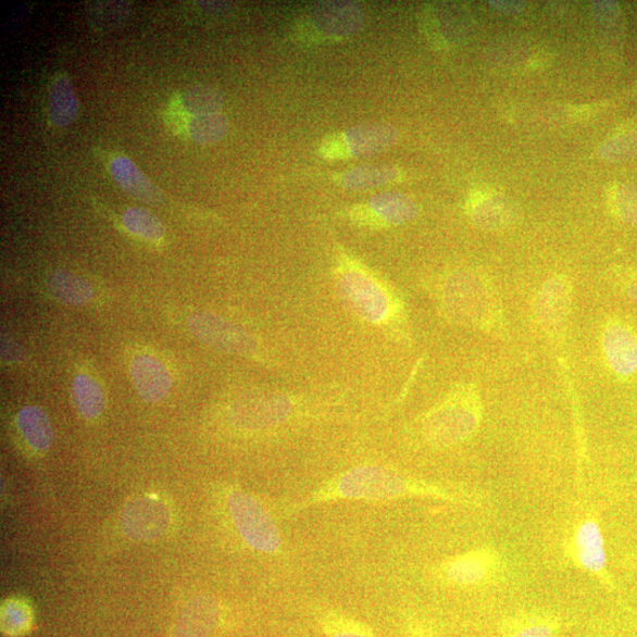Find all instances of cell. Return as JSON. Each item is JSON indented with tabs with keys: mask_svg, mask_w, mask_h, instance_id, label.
Listing matches in <instances>:
<instances>
[{
	"mask_svg": "<svg viewBox=\"0 0 637 637\" xmlns=\"http://www.w3.org/2000/svg\"><path fill=\"white\" fill-rule=\"evenodd\" d=\"M408 498H436L453 504H474V497L467 492L427 482L382 465H359L337 475L304 497L300 502L289 504L288 516L302 510L330 502H390Z\"/></svg>",
	"mask_w": 637,
	"mask_h": 637,
	"instance_id": "obj_1",
	"label": "cell"
},
{
	"mask_svg": "<svg viewBox=\"0 0 637 637\" xmlns=\"http://www.w3.org/2000/svg\"><path fill=\"white\" fill-rule=\"evenodd\" d=\"M483 414V400L477 387L457 385L424 415L423 438L435 449L460 446L477 434Z\"/></svg>",
	"mask_w": 637,
	"mask_h": 637,
	"instance_id": "obj_2",
	"label": "cell"
},
{
	"mask_svg": "<svg viewBox=\"0 0 637 637\" xmlns=\"http://www.w3.org/2000/svg\"><path fill=\"white\" fill-rule=\"evenodd\" d=\"M337 289L348 308L371 325L392 326L403 316V304L394 290L363 267L344 263Z\"/></svg>",
	"mask_w": 637,
	"mask_h": 637,
	"instance_id": "obj_3",
	"label": "cell"
},
{
	"mask_svg": "<svg viewBox=\"0 0 637 637\" xmlns=\"http://www.w3.org/2000/svg\"><path fill=\"white\" fill-rule=\"evenodd\" d=\"M441 303L457 324L494 332L501 326L500 302L490 284L479 275L460 272L441 289Z\"/></svg>",
	"mask_w": 637,
	"mask_h": 637,
	"instance_id": "obj_4",
	"label": "cell"
},
{
	"mask_svg": "<svg viewBox=\"0 0 637 637\" xmlns=\"http://www.w3.org/2000/svg\"><path fill=\"white\" fill-rule=\"evenodd\" d=\"M228 516L248 548L265 555H276L284 542L278 523L255 496L233 489L226 497Z\"/></svg>",
	"mask_w": 637,
	"mask_h": 637,
	"instance_id": "obj_5",
	"label": "cell"
},
{
	"mask_svg": "<svg viewBox=\"0 0 637 637\" xmlns=\"http://www.w3.org/2000/svg\"><path fill=\"white\" fill-rule=\"evenodd\" d=\"M501 553L491 547L471 549L440 562L435 570L442 585L477 588L490 585L503 573Z\"/></svg>",
	"mask_w": 637,
	"mask_h": 637,
	"instance_id": "obj_6",
	"label": "cell"
},
{
	"mask_svg": "<svg viewBox=\"0 0 637 637\" xmlns=\"http://www.w3.org/2000/svg\"><path fill=\"white\" fill-rule=\"evenodd\" d=\"M299 412L297 401L283 394H265L241 399L228 413L229 422L245 432H266L295 421Z\"/></svg>",
	"mask_w": 637,
	"mask_h": 637,
	"instance_id": "obj_7",
	"label": "cell"
},
{
	"mask_svg": "<svg viewBox=\"0 0 637 637\" xmlns=\"http://www.w3.org/2000/svg\"><path fill=\"white\" fill-rule=\"evenodd\" d=\"M187 326L193 338L220 352L248 357L258 349L255 339L247 330L212 313L191 314Z\"/></svg>",
	"mask_w": 637,
	"mask_h": 637,
	"instance_id": "obj_8",
	"label": "cell"
},
{
	"mask_svg": "<svg viewBox=\"0 0 637 637\" xmlns=\"http://www.w3.org/2000/svg\"><path fill=\"white\" fill-rule=\"evenodd\" d=\"M171 510L158 498L138 496L123 508V533L135 542H154L170 530Z\"/></svg>",
	"mask_w": 637,
	"mask_h": 637,
	"instance_id": "obj_9",
	"label": "cell"
},
{
	"mask_svg": "<svg viewBox=\"0 0 637 637\" xmlns=\"http://www.w3.org/2000/svg\"><path fill=\"white\" fill-rule=\"evenodd\" d=\"M605 363L622 382L637 380V329L621 318L604 324L601 336Z\"/></svg>",
	"mask_w": 637,
	"mask_h": 637,
	"instance_id": "obj_10",
	"label": "cell"
},
{
	"mask_svg": "<svg viewBox=\"0 0 637 637\" xmlns=\"http://www.w3.org/2000/svg\"><path fill=\"white\" fill-rule=\"evenodd\" d=\"M567 555L582 571L604 579L607 577V552L604 537L597 519L587 514L575 524Z\"/></svg>",
	"mask_w": 637,
	"mask_h": 637,
	"instance_id": "obj_11",
	"label": "cell"
},
{
	"mask_svg": "<svg viewBox=\"0 0 637 637\" xmlns=\"http://www.w3.org/2000/svg\"><path fill=\"white\" fill-rule=\"evenodd\" d=\"M573 302V286L563 275L547 280L535 300L537 323L549 336H558L570 317Z\"/></svg>",
	"mask_w": 637,
	"mask_h": 637,
	"instance_id": "obj_12",
	"label": "cell"
},
{
	"mask_svg": "<svg viewBox=\"0 0 637 637\" xmlns=\"http://www.w3.org/2000/svg\"><path fill=\"white\" fill-rule=\"evenodd\" d=\"M364 11L352 2H318L311 9L316 29L329 37L351 36L362 29Z\"/></svg>",
	"mask_w": 637,
	"mask_h": 637,
	"instance_id": "obj_13",
	"label": "cell"
},
{
	"mask_svg": "<svg viewBox=\"0 0 637 637\" xmlns=\"http://www.w3.org/2000/svg\"><path fill=\"white\" fill-rule=\"evenodd\" d=\"M130 377L138 396L149 404L160 403L168 396L173 385L168 369L150 355L134 359Z\"/></svg>",
	"mask_w": 637,
	"mask_h": 637,
	"instance_id": "obj_14",
	"label": "cell"
},
{
	"mask_svg": "<svg viewBox=\"0 0 637 637\" xmlns=\"http://www.w3.org/2000/svg\"><path fill=\"white\" fill-rule=\"evenodd\" d=\"M220 605L210 595H199L191 599L179 614L176 637H208L217 627Z\"/></svg>",
	"mask_w": 637,
	"mask_h": 637,
	"instance_id": "obj_15",
	"label": "cell"
},
{
	"mask_svg": "<svg viewBox=\"0 0 637 637\" xmlns=\"http://www.w3.org/2000/svg\"><path fill=\"white\" fill-rule=\"evenodd\" d=\"M398 140V132L390 124L367 123L345 133L344 143L352 157H372L390 149Z\"/></svg>",
	"mask_w": 637,
	"mask_h": 637,
	"instance_id": "obj_16",
	"label": "cell"
},
{
	"mask_svg": "<svg viewBox=\"0 0 637 637\" xmlns=\"http://www.w3.org/2000/svg\"><path fill=\"white\" fill-rule=\"evenodd\" d=\"M115 183L135 200L150 205H162L164 193L128 158H117L110 164Z\"/></svg>",
	"mask_w": 637,
	"mask_h": 637,
	"instance_id": "obj_17",
	"label": "cell"
},
{
	"mask_svg": "<svg viewBox=\"0 0 637 637\" xmlns=\"http://www.w3.org/2000/svg\"><path fill=\"white\" fill-rule=\"evenodd\" d=\"M470 217L486 230H501L516 223L517 208L500 193H480L470 203Z\"/></svg>",
	"mask_w": 637,
	"mask_h": 637,
	"instance_id": "obj_18",
	"label": "cell"
},
{
	"mask_svg": "<svg viewBox=\"0 0 637 637\" xmlns=\"http://www.w3.org/2000/svg\"><path fill=\"white\" fill-rule=\"evenodd\" d=\"M47 288L54 300L67 307H85L93 298L92 286L80 276L66 271L50 273Z\"/></svg>",
	"mask_w": 637,
	"mask_h": 637,
	"instance_id": "obj_19",
	"label": "cell"
},
{
	"mask_svg": "<svg viewBox=\"0 0 637 637\" xmlns=\"http://www.w3.org/2000/svg\"><path fill=\"white\" fill-rule=\"evenodd\" d=\"M78 100L73 83L64 74L54 77L49 90V116L54 126H71L78 115Z\"/></svg>",
	"mask_w": 637,
	"mask_h": 637,
	"instance_id": "obj_20",
	"label": "cell"
},
{
	"mask_svg": "<svg viewBox=\"0 0 637 637\" xmlns=\"http://www.w3.org/2000/svg\"><path fill=\"white\" fill-rule=\"evenodd\" d=\"M370 212L380 224L398 226L410 223L419 214V208L399 192H384L369 202Z\"/></svg>",
	"mask_w": 637,
	"mask_h": 637,
	"instance_id": "obj_21",
	"label": "cell"
},
{
	"mask_svg": "<svg viewBox=\"0 0 637 637\" xmlns=\"http://www.w3.org/2000/svg\"><path fill=\"white\" fill-rule=\"evenodd\" d=\"M17 426L23 438L34 450L48 451L53 442V428L49 415L38 407H25L17 415Z\"/></svg>",
	"mask_w": 637,
	"mask_h": 637,
	"instance_id": "obj_22",
	"label": "cell"
},
{
	"mask_svg": "<svg viewBox=\"0 0 637 637\" xmlns=\"http://www.w3.org/2000/svg\"><path fill=\"white\" fill-rule=\"evenodd\" d=\"M315 616L318 627L326 637H377L364 622L336 609L316 608Z\"/></svg>",
	"mask_w": 637,
	"mask_h": 637,
	"instance_id": "obj_23",
	"label": "cell"
},
{
	"mask_svg": "<svg viewBox=\"0 0 637 637\" xmlns=\"http://www.w3.org/2000/svg\"><path fill=\"white\" fill-rule=\"evenodd\" d=\"M72 399L76 411L88 421L99 419L105 407L101 386L87 375H79L74 379Z\"/></svg>",
	"mask_w": 637,
	"mask_h": 637,
	"instance_id": "obj_24",
	"label": "cell"
},
{
	"mask_svg": "<svg viewBox=\"0 0 637 637\" xmlns=\"http://www.w3.org/2000/svg\"><path fill=\"white\" fill-rule=\"evenodd\" d=\"M87 20L95 32L108 33L118 29L130 17L128 2H90L87 4Z\"/></svg>",
	"mask_w": 637,
	"mask_h": 637,
	"instance_id": "obj_25",
	"label": "cell"
},
{
	"mask_svg": "<svg viewBox=\"0 0 637 637\" xmlns=\"http://www.w3.org/2000/svg\"><path fill=\"white\" fill-rule=\"evenodd\" d=\"M182 103L192 117L220 114L225 107V95L213 86L193 85L185 90Z\"/></svg>",
	"mask_w": 637,
	"mask_h": 637,
	"instance_id": "obj_26",
	"label": "cell"
},
{
	"mask_svg": "<svg viewBox=\"0 0 637 637\" xmlns=\"http://www.w3.org/2000/svg\"><path fill=\"white\" fill-rule=\"evenodd\" d=\"M397 176L398 172L392 167L366 165L346 173L341 177V185L353 191L370 190L394 183Z\"/></svg>",
	"mask_w": 637,
	"mask_h": 637,
	"instance_id": "obj_27",
	"label": "cell"
},
{
	"mask_svg": "<svg viewBox=\"0 0 637 637\" xmlns=\"http://www.w3.org/2000/svg\"><path fill=\"white\" fill-rule=\"evenodd\" d=\"M123 225L135 237L159 241L163 239L165 229L161 220L145 208H130L122 217Z\"/></svg>",
	"mask_w": 637,
	"mask_h": 637,
	"instance_id": "obj_28",
	"label": "cell"
},
{
	"mask_svg": "<svg viewBox=\"0 0 637 637\" xmlns=\"http://www.w3.org/2000/svg\"><path fill=\"white\" fill-rule=\"evenodd\" d=\"M229 124L223 114L192 117L188 123V133L193 142L214 145L227 135Z\"/></svg>",
	"mask_w": 637,
	"mask_h": 637,
	"instance_id": "obj_29",
	"label": "cell"
},
{
	"mask_svg": "<svg viewBox=\"0 0 637 637\" xmlns=\"http://www.w3.org/2000/svg\"><path fill=\"white\" fill-rule=\"evenodd\" d=\"M609 203L615 216L627 225L637 226V189L629 186L615 187L609 193Z\"/></svg>",
	"mask_w": 637,
	"mask_h": 637,
	"instance_id": "obj_30",
	"label": "cell"
},
{
	"mask_svg": "<svg viewBox=\"0 0 637 637\" xmlns=\"http://www.w3.org/2000/svg\"><path fill=\"white\" fill-rule=\"evenodd\" d=\"M637 154V126L621 132L607 141L601 149V155L608 161L620 162Z\"/></svg>",
	"mask_w": 637,
	"mask_h": 637,
	"instance_id": "obj_31",
	"label": "cell"
},
{
	"mask_svg": "<svg viewBox=\"0 0 637 637\" xmlns=\"http://www.w3.org/2000/svg\"><path fill=\"white\" fill-rule=\"evenodd\" d=\"M521 627H516L508 637H553L557 627L550 620L528 619L524 620Z\"/></svg>",
	"mask_w": 637,
	"mask_h": 637,
	"instance_id": "obj_32",
	"label": "cell"
},
{
	"mask_svg": "<svg viewBox=\"0 0 637 637\" xmlns=\"http://www.w3.org/2000/svg\"><path fill=\"white\" fill-rule=\"evenodd\" d=\"M29 613L21 603H10L3 609V628L8 633L16 634L29 625Z\"/></svg>",
	"mask_w": 637,
	"mask_h": 637,
	"instance_id": "obj_33",
	"label": "cell"
},
{
	"mask_svg": "<svg viewBox=\"0 0 637 637\" xmlns=\"http://www.w3.org/2000/svg\"><path fill=\"white\" fill-rule=\"evenodd\" d=\"M2 355L4 363H17L23 358L18 345L9 337L2 339Z\"/></svg>",
	"mask_w": 637,
	"mask_h": 637,
	"instance_id": "obj_34",
	"label": "cell"
},
{
	"mask_svg": "<svg viewBox=\"0 0 637 637\" xmlns=\"http://www.w3.org/2000/svg\"><path fill=\"white\" fill-rule=\"evenodd\" d=\"M622 290L637 307V272L626 276L622 282Z\"/></svg>",
	"mask_w": 637,
	"mask_h": 637,
	"instance_id": "obj_35",
	"label": "cell"
},
{
	"mask_svg": "<svg viewBox=\"0 0 637 637\" xmlns=\"http://www.w3.org/2000/svg\"><path fill=\"white\" fill-rule=\"evenodd\" d=\"M497 4V9L498 11H502V12H520L524 9V4L523 3H494Z\"/></svg>",
	"mask_w": 637,
	"mask_h": 637,
	"instance_id": "obj_36",
	"label": "cell"
},
{
	"mask_svg": "<svg viewBox=\"0 0 637 637\" xmlns=\"http://www.w3.org/2000/svg\"><path fill=\"white\" fill-rule=\"evenodd\" d=\"M204 10H225L229 4L223 2H198Z\"/></svg>",
	"mask_w": 637,
	"mask_h": 637,
	"instance_id": "obj_37",
	"label": "cell"
}]
</instances>
